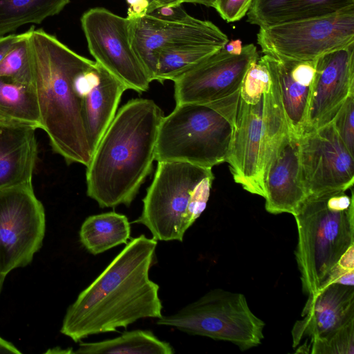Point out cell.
Returning a JSON list of instances; mask_svg holds the SVG:
<instances>
[{"instance_id": "cell-3", "label": "cell", "mask_w": 354, "mask_h": 354, "mask_svg": "<svg viewBox=\"0 0 354 354\" xmlns=\"http://www.w3.org/2000/svg\"><path fill=\"white\" fill-rule=\"evenodd\" d=\"M164 117L149 99L128 101L116 113L86 166V194L102 207L129 206L156 160Z\"/></svg>"}, {"instance_id": "cell-18", "label": "cell", "mask_w": 354, "mask_h": 354, "mask_svg": "<svg viewBox=\"0 0 354 354\" xmlns=\"http://www.w3.org/2000/svg\"><path fill=\"white\" fill-rule=\"evenodd\" d=\"M261 58L276 79L288 129L299 138L305 129L316 59L283 61L268 55Z\"/></svg>"}, {"instance_id": "cell-11", "label": "cell", "mask_w": 354, "mask_h": 354, "mask_svg": "<svg viewBox=\"0 0 354 354\" xmlns=\"http://www.w3.org/2000/svg\"><path fill=\"white\" fill-rule=\"evenodd\" d=\"M301 180L306 196L348 190L354 183V156L331 122L299 137Z\"/></svg>"}, {"instance_id": "cell-7", "label": "cell", "mask_w": 354, "mask_h": 354, "mask_svg": "<svg viewBox=\"0 0 354 354\" xmlns=\"http://www.w3.org/2000/svg\"><path fill=\"white\" fill-rule=\"evenodd\" d=\"M156 324L192 335L230 342L241 351L261 344L264 322L250 310L241 293L214 288Z\"/></svg>"}, {"instance_id": "cell-21", "label": "cell", "mask_w": 354, "mask_h": 354, "mask_svg": "<svg viewBox=\"0 0 354 354\" xmlns=\"http://www.w3.org/2000/svg\"><path fill=\"white\" fill-rule=\"evenodd\" d=\"M354 6V0H253L248 21L259 27L323 17Z\"/></svg>"}, {"instance_id": "cell-36", "label": "cell", "mask_w": 354, "mask_h": 354, "mask_svg": "<svg viewBox=\"0 0 354 354\" xmlns=\"http://www.w3.org/2000/svg\"><path fill=\"white\" fill-rule=\"evenodd\" d=\"M0 353L20 354L21 351L11 342L0 337Z\"/></svg>"}, {"instance_id": "cell-6", "label": "cell", "mask_w": 354, "mask_h": 354, "mask_svg": "<svg viewBox=\"0 0 354 354\" xmlns=\"http://www.w3.org/2000/svg\"><path fill=\"white\" fill-rule=\"evenodd\" d=\"M214 178L209 167L183 161L158 162L141 215L133 223L145 225L157 241L182 242L206 208Z\"/></svg>"}, {"instance_id": "cell-10", "label": "cell", "mask_w": 354, "mask_h": 354, "mask_svg": "<svg viewBox=\"0 0 354 354\" xmlns=\"http://www.w3.org/2000/svg\"><path fill=\"white\" fill-rule=\"evenodd\" d=\"M81 25L95 62L119 79L128 89L146 92L151 80L132 47L130 19L96 7L86 10Z\"/></svg>"}, {"instance_id": "cell-13", "label": "cell", "mask_w": 354, "mask_h": 354, "mask_svg": "<svg viewBox=\"0 0 354 354\" xmlns=\"http://www.w3.org/2000/svg\"><path fill=\"white\" fill-rule=\"evenodd\" d=\"M259 58L252 44L243 46L239 55L218 50L173 81L176 104H205L232 95L240 90L251 63Z\"/></svg>"}, {"instance_id": "cell-8", "label": "cell", "mask_w": 354, "mask_h": 354, "mask_svg": "<svg viewBox=\"0 0 354 354\" xmlns=\"http://www.w3.org/2000/svg\"><path fill=\"white\" fill-rule=\"evenodd\" d=\"M264 55L283 61H312L354 45V6L335 13L260 27Z\"/></svg>"}, {"instance_id": "cell-32", "label": "cell", "mask_w": 354, "mask_h": 354, "mask_svg": "<svg viewBox=\"0 0 354 354\" xmlns=\"http://www.w3.org/2000/svg\"><path fill=\"white\" fill-rule=\"evenodd\" d=\"M147 14L165 20H178L189 15L181 5L160 6Z\"/></svg>"}, {"instance_id": "cell-37", "label": "cell", "mask_w": 354, "mask_h": 354, "mask_svg": "<svg viewBox=\"0 0 354 354\" xmlns=\"http://www.w3.org/2000/svg\"><path fill=\"white\" fill-rule=\"evenodd\" d=\"M223 48L229 53L239 55L243 50L242 43L239 39L228 41Z\"/></svg>"}, {"instance_id": "cell-30", "label": "cell", "mask_w": 354, "mask_h": 354, "mask_svg": "<svg viewBox=\"0 0 354 354\" xmlns=\"http://www.w3.org/2000/svg\"><path fill=\"white\" fill-rule=\"evenodd\" d=\"M332 123L350 153L354 156V92L346 99Z\"/></svg>"}, {"instance_id": "cell-5", "label": "cell", "mask_w": 354, "mask_h": 354, "mask_svg": "<svg viewBox=\"0 0 354 354\" xmlns=\"http://www.w3.org/2000/svg\"><path fill=\"white\" fill-rule=\"evenodd\" d=\"M240 90L209 103H183L164 116L156 161H183L212 167L226 162L235 129Z\"/></svg>"}, {"instance_id": "cell-39", "label": "cell", "mask_w": 354, "mask_h": 354, "mask_svg": "<svg viewBox=\"0 0 354 354\" xmlns=\"http://www.w3.org/2000/svg\"><path fill=\"white\" fill-rule=\"evenodd\" d=\"M6 277V275L0 272V292L1 291L2 286H3V284Z\"/></svg>"}, {"instance_id": "cell-31", "label": "cell", "mask_w": 354, "mask_h": 354, "mask_svg": "<svg viewBox=\"0 0 354 354\" xmlns=\"http://www.w3.org/2000/svg\"><path fill=\"white\" fill-rule=\"evenodd\" d=\"M253 0H214L212 6L227 22L240 20L248 12Z\"/></svg>"}, {"instance_id": "cell-26", "label": "cell", "mask_w": 354, "mask_h": 354, "mask_svg": "<svg viewBox=\"0 0 354 354\" xmlns=\"http://www.w3.org/2000/svg\"><path fill=\"white\" fill-rule=\"evenodd\" d=\"M223 48L214 45L188 44L159 52L153 81H174L198 63Z\"/></svg>"}, {"instance_id": "cell-4", "label": "cell", "mask_w": 354, "mask_h": 354, "mask_svg": "<svg viewBox=\"0 0 354 354\" xmlns=\"http://www.w3.org/2000/svg\"><path fill=\"white\" fill-rule=\"evenodd\" d=\"M346 191L308 195L293 214L298 233L296 261L308 295L326 286L341 256L354 245L353 191L351 195Z\"/></svg>"}, {"instance_id": "cell-2", "label": "cell", "mask_w": 354, "mask_h": 354, "mask_svg": "<svg viewBox=\"0 0 354 354\" xmlns=\"http://www.w3.org/2000/svg\"><path fill=\"white\" fill-rule=\"evenodd\" d=\"M28 36L30 86L41 129L52 149L68 164L87 166L93 152L83 117V93L95 61L69 48L56 37L32 26Z\"/></svg>"}, {"instance_id": "cell-25", "label": "cell", "mask_w": 354, "mask_h": 354, "mask_svg": "<svg viewBox=\"0 0 354 354\" xmlns=\"http://www.w3.org/2000/svg\"><path fill=\"white\" fill-rule=\"evenodd\" d=\"M71 0H0V36L27 24H41Z\"/></svg>"}, {"instance_id": "cell-29", "label": "cell", "mask_w": 354, "mask_h": 354, "mask_svg": "<svg viewBox=\"0 0 354 354\" xmlns=\"http://www.w3.org/2000/svg\"><path fill=\"white\" fill-rule=\"evenodd\" d=\"M271 82L269 71L261 57L251 63L240 88V97L247 103L259 102Z\"/></svg>"}, {"instance_id": "cell-16", "label": "cell", "mask_w": 354, "mask_h": 354, "mask_svg": "<svg viewBox=\"0 0 354 354\" xmlns=\"http://www.w3.org/2000/svg\"><path fill=\"white\" fill-rule=\"evenodd\" d=\"M265 207L271 214H294L306 198L301 180L299 138L288 130L263 169Z\"/></svg>"}, {"instance_id": "cell-15", "label": "cell", "mask_w": 354, "mask_h": 354, "mask_svg": "<svg viewBox=\"0 0 354 354\" xmlns=\"http://www.w3.org/2000/svg\"><path fill=\"white\" fill-rule=\"evenodd\" d=\"M264 95L251 104L239 96L235 129L226 162L234 181L247 192L264 197L262 178Z\"/></svg>"}, {"instance_id": "cell-38", "label": "cell", "mask_w": 354, "mask_h": 354, "mask_svg": "<svg viewBox=\"0 0 354 354\" xmlns=\"http://www.w3.org/2000/svg\"><path fill=\"white\" fill-rule=\"evenodd\" d=\"M214 0H185V3L202 4L207 7H212Z\"/></svg>"}, {"instance_id": "cell-27", "label": "cell", "mask_w": 354, "mask_h": 354, "mask_svg": "<svg viewBox=\"0 0 354 354\" xmlns=\"http://www.w3.org/2000/svg\"><path fill=\"white\" fill-rule=\"evenodd\" d=\"M301 353L353 354L354 353V320L328 335L313 339Z\"/></svg>"}, {"instance_id": "cell-9", "label": "cell", "mask_w": 354, "mask_h": 354, "mask_svg": "<svg viewBox=\"0 0 354 354\" xmlns=\"http://www.w3.org/2000/svg\"><path fill=\"white\" fill-rule=\"evenodd\" d=\"M46 232L44 206L32 183L0 190V272L28 266Z\"/></svg>"}, {"instance_id": "cell-22", "label": "cell", "mask_w": 354, "mask_h": 354, "mask_svg": "<svg viewBox=\"0 0 354 354\" xmlns=\"http://www.w3.org/2000/svg\"><path fill=\"white\" fill-rule=\"evenodd\" d=\"M80 241L93 255L102 253L131 239V225L127 217L109 212L87 217L80 232Z\"/></svg>"}, {"instance_id": "cell-33", "label": "cell", "mask_w": 354, "mask_h": 354, "mask_svg": "<svg viewBox=\"0 0 354 354\" xmlns=\"http://www.w3.org/2000/svg\"><path fill=\"white\" fill-rule=\"evenodd\" d=\"M25 35L26 32L0 36V62Z\"/></svg>"}, {"instance_id": "cell-12", "label": "cell", "mask_w": 354, "mask_h": 354, "mask_svg": "<svg viewBox=\"0 0 354 354\" xmlns=\"http://www.w3.org/2000/svg\"><path fill=\"white\" fill-rule=\"evenodd\" d=\"M130 35L132 47L151 82L157 56L162 50L188 44L223 48L229 41L227 35L213 23L189 15L178 20L161 19L149 14L130 19Z\"/></svg>"}, {"instance_id": "cell-17", "label": "cell", "mask_w": 354, "mask_h": 354, "mask_svg": "<svg viewBox=\"0 0 354 354\" xmlns=\"http://www.w3.org/2000/svg\"><path fill=\"white\" fill-rule=\"evenodd\" d=\"M301 316L292 330V346L296 353H301L313 339L354 320L353 286L332 283L309 295Z\"/></svg>"}, {"instance_id": "cell-35", "label": "cell", "mask_w": 354, "mask_h": 354, "mask_svg": "<svg viewBox=\"0 0 354 354\" xmlns=\"http://www.w3.org/2000/svg\"><path fill=\"white\" fill-rule=\"evenodd\" d=\"M185 0H148L149 8L147 13L160 6L182 5L183 3H185Z\"/></svg>"}, {"instance_id": "cell-1", "label": "cell", "mask_w": 354, "mask_h": 354, "mask_svg": "<svg viewBox=\"0 0 354 354\" xmlns=\"http://www.w3.org/2000/svg\"><path fill=\"white\" fill-rule=\"evenodd\" d=\"M157 245V240L145 234L131 239L68 308L61 333L77 342L140 319L160 318L159 286L149 276Z\"/></svg>"}, {"instance_id": "cell-34", "label": "cell", "mask_w": 354, "mask_h": 354, "mask_svg": "<svg viewBox=\"0 0 354 354\" xmlns=\"http://www.w3.org/2000/svg\"><path fill=\"white\" fill-rule=\"evenodd\" d=\"M129 5L127 17L136 19L145 15L149 8L148 0H127Z\"/></svg>"}, {"instance_id": "cell-23", "label": "cell", "mask_w": 354, "mask_h": 354, "mask_svg": "<svg viewBox=\"0 0 354 354\" xmlns=\"http://www.w3.org/2000/svg\"><path fill=\"white\" fill-rule=\"evenodd\" d=\"M0 122L41 129V118L30 84L0 77Z\"/></svg>"}, {"instance_id": "cell-20", "label": "cell", "mask_w": 354, "mask_h": 354, "mask_svg": "<svg viewBox=\"0 0 354 354\" xmlns=\"http://www.w3.org/2000/svg\"><path fill=\"white\" fill-rule=\"evenodd\" d=\"M35 130L0 122V190L32 183L38 154Z\"/></svg>"}, {"instance_id": "cell-19", "label": "cell", "mask_w": 354, "mask_h": 354, "mask_svg": "<svg viewBox=\"0 0 354 354\" xmlns=\"http://www.w3.org/2000/svg\"><path fill=\"white\" fill-rule=\"evenodd\" d=\"M127 89L119 79L96 62L88 71L83 93V117L93 153Z\"/></svg>"}, {"instance_id": "cell-14", "label": "cell", "mask_w": 354, "mask_h": 354, "mask_svg": "<svg viewBox=\"0 0 354 354\" xmlns=\"http://www.w3.org/2000/svg\"><path fill=\"white\" fill-rule=\"evenodd\" d=\"M354 92V45L316 59L304 132L333 121Z\"/></svg>"}, {"instance_id": "cell-24", "label": "cell", "mask_w": 354, "mask_h": 354, "mask_svg": "<svg viewBox=\"0 0 354 354\" xmlns=\"http://www.w3.org/2000/svg\"><path fill=\"white\" fill-rule=\"evenodd\" d=\"M174 352L169 343L159 339L151 331L134 330L111 339L81 342L73 353L173 354Z\"/></svg>"}, {"instance_id": "cell-28", "label": "cell", "mask_w": 354, "mask_h": 354, "mask_svg": "<svg viewBox=\"0 0 354 354\" xmlns=\"http://www.w3.org/2000/svg\"><path fill=\"white\" fill-rule=\"evenodd\" d=\"M29 31L0 62V77L29 85L31 75L28 51Z\"/></svg>"}]
</instances>
